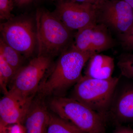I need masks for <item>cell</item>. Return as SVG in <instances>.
<instances>
[{
	"mask_svg": "<svg viewBox=\"0 0 133 133\" xmlns=\"http://www.w3.org/2000/svg\"><path fill=\"white\" fill-rule=\"evenodd\" d=\"M48 105L52 112L86 133H106V119L73 98L52 97Z\"/></svg>",
	"mask_w": 133,
	"mask_h": 133,
	"instance_id": "277c9868",
	"label": "cell"
},
{
	"mask_svg": "<svg viewBox=\"0 0 133 133\" xmlns=\"http://www.w3.org/2000/svg\"><path fill=\"white\" fill-rule=\"evenodd\" d=\"M53 65L52 58L37 56L16 72L8 91L26 97H35Z\"/></svg>",
	"mask_w": 133,
	"mask_h": 133,
	"instance_id": "5b68a950",
	"label": "cell"
},
{
	"mask_svg": "<svg viewBox=\"0 0 133 133\" xmlns=\"http://www.w3.org/2000/svg\"></svg>",
	"mask_w": 133,
	"mask_h": 133,
	"instance_id": "d4e9b609",
	"label": "cell"
},
{
	"mask_svg": "<svg viewBox=\"0 0 133 133\" xmlns=\"http://www.w3.org/2000/svg\"><path fill=\"white\" fill-rule=\"evenodd\" d=\"M14 0H0V19L8 21L14 17L12 12L14 9Z\"/></svg>",
	"mask_w": 133,
	"mask_h": 133,
	"instance_id": "ac0fdd59",
	"label": "cell"
},
{
	"mask_svg": "<svg viewBox=\"0 0 133 133\" xmlns=\"http://www.w3.org/2000/svg\"><path fill=\"white\" fill-rule=\"evenodd\" d=\"M47 133H86L71 122L50 112Z\"/></svg>",
	"mask_w": 133,
	"mask_h": 133,
	"instance_id": "5bb4252c",
	"label": "cell"
},
{
	"mask_svg": "<svg viewBox=\"0 0 133 133\" xmlns=\"http://www.w3.org/2000/svg\"><path fill=\"white\" fill-rule=\"evenodd\" d=\"M119 78H91L85 76L74 85L71 98L85 105L108 120V116Z\"/></svg>",
	"mask_w": 133,
	"mask_h": 133,
	"instance_id": "3957f363",
	"label": "cell"
},
{
	"mask_svg": "<svg viewBox=\"0 0 133 133\" xmlns=\"http://www.w3.org/2000/svg\"><path fill=\"white\" fill-rule=\"evenodd\" d=\"M88 62L84 76L98 79H107L112 77L115 63L111 57L96 53L92 56Z\"/></svg>",
	"mask_w": 133,
	"mask_h": 133,
	"instance_id": "4fadbf2b",
	"label": "cell"
},
{
	"mask_svg": "<svg viewBox=\"0 0 133 133\" xmlns=\"http://www.w3.org/2000/svg\"><path fill=\"white\" fill-rule=\"evenodd\" d=\"M120 33L133 26V8L124 0H109L97 9V19Z\"/></svg>",
	"mask_w": 133,
	"mask_h": 133,
	"instance_id": "9c48e42d",
	"label": "cell"
},
{
	"mask_svg": "<svg viewBox=\"0 0 133 133\" xmlns=\"http://www.w3.org/2000/svg\"><path fill=\"white\" fill-rule=\"evenodd\" d=\"M8 91L0 100V124H23L33 100Z\"/></svg>",
	"mask_w": 133,
	"mask_h": 133,
	"instance_id": "30bf717a",
	"label": "cell"
},
{
	"mask_svg": "<svg viewBox=\"0 0 133 133\" xmlns=\"http://www.w3.org/2000/svg\"><path fill=\"white\" fill-rule=\"evenodd\" d=\"M70 30H78L97 23V8L91 4L60 0L53 12Z\"/></svg>",
	"mask_w": 133,
	"mask_h": 133,
	"instance_id": "52a82bcc",
	"label": "cell"
},
{
	"mask_svg": "<svg viewBox=\"0 0 133 133\" xmlns=\"http://www.w3.org/2000/svg\"><path fill=\"white\" fill-rule=\"evenodd\" d=\"M95 54L79 51L72 48L65 51L53 65L38 94L45 97H64L68 89L81 78L83 67Z\"/></svg>",
	"mask_w": 133,
	"mask_h": 133,
	"instance_id": "6da1fadb",
	"label": "cell"
},
{
	"mask_svg": "<svg viewBox=\"0 0 133 133\" xmlns=\"http://www.w3.org/2000/svg\"><path fill=\"white\" fill-rule=\"evenodd\" d=\"M121 41L122 47L128 50H133V26L124 34L121 35Z\"/></svg>",
	"mask_w": 133,
	"mask_h": 133,
	"instance_id": "ffe728a7",
	"label": "cell"
},
{
	"mask_svg": "<svg viewBox=\"0 0 133 133\" xmlns=\"http://www.w3.org/2000/svg\"><path fill=\"white\" fill-rule=\"evenodd\" d=\"M0 133H26L23 124L17 123L4 125L0 124Z\"/></svg>",
	"mask_w": 133,
	"mask_h": 133,
	"instance_id": "d6986e66",
	"label": "cell"
},
{
	"mask_svg": "<svg viewBox=\"0 0 133 133\" xmlns=\"http://www.w3.org/2000/svg\"><path fill=\"white\" fill-rule=\"evenodd\" d=\"M0 55L16 72L23 66V56L14 48L7 44L2 39L0 40Z\"/></svg>",
	"mask_w": 133,
	"mask_h": 133,
	"instance_id": "9a60e30c",
	"label": "cell"
},
{
	"mask_svg": "<svg viewBox=\"0 0 133 133\" xmlns=\"http://www.w3.org/2000/svg\"><path fill=\"white\" fill-rule=\"evenodd\" d=\"M107 26L96 23L78 30L71 48L95 54L111 48L114 42Z\"/></svg>",
	"mask_w": 133,
	"mask_h": 133,
	"instance_id": "ba28073f",
	"label": "cell"
},
{
	"mask_svg": "<svg viewBox=\"0 0 133 133\" xmlns=\"http://www.w3.org/2000/svg\"><path fill=\"white\" fill-rule=\"evenodd\" d=\"M113 133H133V129L128 127L121 126L117 127Z\"/></svg>",
	"mask_w": 133,
	"mask_h": 133,
	"instance_id": "7402d4cb",
	"label": "cell"
},
{
	"mask_svg": "<svg viewBox=\"0 0 133 133\" xmlns=\"http://www.w3.org/2000/svg\"><path fill=\"white\" fill-rule=\"evenodd\" d=\"M45 98L37 93L33 99L23 124L26 133H47L50 112Z\"/></svg>",
	"mask_w": 133,
	"mask_h": 133,
	"instance_id": "8fae6325",
	"label": "cell"
},
{
	"mask_svg": "<svg viewBox=\"0 0 133 133\" xmlns=\"http://www.w3.org/2000/svg\"><path fill=\"white\" fill-rule=\"evenodd\" d=\"M28 16L14 17L0 25L2 39L26 58L31 57L37 45L36 24Z\"/></svg>",
	"mask_w": 133,
	"mask_h": 133,
	"instance_id": "8992f818",
	"label": "cell"
},
{
	"mask_svg": "<svg viewBox=\"0 0 133 133\" xmlns=\"http://www.w3.org/2000/svg\"><path fill=\"white\" fill-rule=\"evenodd\" d=\"M35 21L37 56L52 58L67 50L71 42L72 31L66 28L53 12L38 10Z\"/></svg>",
	"mask_w": 133,
	"mask_h": 133,
	"instance_id": "7a4b0ae2",
	"label": "cell"
},
{
	"mask_svg": "<svg viewBox=\"0 0 133 133\" xmlns=\"http://www.w3.org/2000/svg\"><path fill=\"white\" fill-rule=\"evenodd\" d=\"M119 123L133 121V86L115 91L108 116Z\"/></svg>",
	"mask_w": 133,
	"mask_h": 133,
	"instance_id": "7c38bea8",
	"label": "cell"
},
{
	"mask_svg": "<svg viewBox=\"0 0 133 133\" xmlns=\"http://www.w3.org/2000/svg\"><path fill=\"white\" fill-rule=\"evenodd\" d=\"M117 65L122 75L133 80V54H123L119 57Z\"/></svg>",
	"mask_w": 133,
	"mask_h": 133,
	"instance_id": "e0dca14e",
	"label": "cell"
},
{
	"mask_svg": "<svg viewBox=\"0 0 133 133\" xmlns=\"http://www.w3.org/2000/svg\"><path fill=\"white\" fill-rule=\"evenodd\" d=\"M33 1V0H14L16 5L19 6H22L28 5Z\"/></svg>",
	"mask_w": 133,
	"mask_h": 133,
	"instance_id": "603a6c76",
	"label": "cell"
},
{
	"mask_svg": "<svg viewBox=\"0 0 133 133\" xmlns=\"http://www.w3.org/2000/svg\"><path fill=\"white\" fill-rule=\"evenodd\" d=\"M72 1L79 3H87L91 4L97 9L105 2L109 0H70Z\"/></svg>",
	"mask_w": 133,
	"mask_h": 133,
	"instance_id": "44dd1931",
	"label": "cell"
},
{
	"mask_svg": "<svg viewBox=\"0 0 133 133\" xmlns=\"http://www.w3.org/2000/svg\"><path fill=\"white\" fill-rule=\"evenodd\" d=\"M133 8V0H124Z\"/></svg>",
	"mask_w": 133,
	"mask_h": 133,
	"instance_id": "cb8c5ba5",
	"label": "cell"
},
{
	"mask_svg": "<svg viewBox=\"0 0 133 133\" xmlns=\"http://www.w3.org/2000/svg\"><path fill=\"white\" fill-rule=\"evenodd\" d=\"M15 72L12 67L0 55V85L4 94L8 92V87L14 77Z\"/></svg>",
	"mask_w": 133,
	"mask_h": 133,
	"instance_id": "2e32d148",
	"label": "cell"
}]
</instances>
